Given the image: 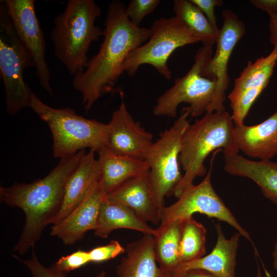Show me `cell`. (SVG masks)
<instances>
[{"label":"cell","mask_w":277,"mask_h":277,"mask_svg":"<svg viewBox=\"0 0 277 277\" xmlns=\"http://www.w3.org/2000/svg\"><path fill=\"white\" fill-rule=\"evenodd\" d=\"M176 273L180 277H216L206 271L200 269H191Z\"/></svg>","instance_id":"cell-34"},{"label":"cell","mask_w":277,"mask_h":277,"mask_svg":"<svg viewBox=\"0 0 277 277\" xmlns=\"http://www.w3.org/2000/svg\"><path fill=\"white\" fill-rule=\"evenodd\" d=\"M105 196L100 181L70 214L52 226L50 234L60 238L65 245H70L83 239L88 231L95 230Z\"/></svg>","instance_id":"cell-14"},{"label":"cell","mask_w":277,"mask_h":277,"mask_svg":"<svg viewBox=\"0 0 277 277\" xmlns=\"http://www.w3.org/2000/svg\"><path fill=\"white\" fill-rule=\"evenodd\" d=\"M250 2L269 14V41L273 47H277V0H251Z\"/></svg>","instance_id":"cell-30"},{"label":"cell","mask_w":277,"mask_h":277,"mask_svg":"<svg viewBox=\"0 0 277 277\" xmlns=\"http://www.w3.org/2000/svg\"><path fill=\"white\" fill-rule=\"evenodd\" d=\"M101 14L94 0H69L54 18L50 36L54 54L73 76L85 69L91 44L103 36V30L95 25Z\"/></svg>","instance_id":"cell-4"},{"label":"cell","mask_w":277,"mask_h":277,"mask_svg":"<svg viewBox=\"0 0 277 277\" xmlns=\"http://www.w3.org/2000/svg\"><path fill=\"white\" fill-rule=\"evenodd\" d=\"M125 7L120 1L110 3L100 49L89 60L85 69L73 76L72 86L82 94L86 112L103 95L113 90L125 72L127 56L148 39L150 29L132 24Z\"/></svg>","instance_id":"cell-1"},{"label":"cell","mask_w":277,"mask_h":277,"mask_svg":"<svg viewBox=\"0 0 277 277\" xmlns=\"http://www.w3.org/2000/svg\"><path fill=\"white\" fill-rule=\"evenodd\" d=\"M34 61L13 28L5 6L0 2V75L4 83L6 108L14 115L30 107L32 91L24 78L25 70Z\"/></svg>","instance_id":"cell-6"},{"label":"cell","mask_w":277,"mask_h":277,"mask_svg":"<svg viewBox=\"0 0 277 277\" xmlns=\"http://www.w3.org/2000/svg\"><path fill=\"white\" fill-rule=\"evenodd\" d=\"M88 252L90 262L100 263L114 259L125 253V248L117 241L112 240L109 244L96 247Z\"/></svg>","instance_id":"cell-31"},{"label":"cell","mask_w":277,"mask_h":277,"mask_svg":"<svg viewBox=\"0 0 277 277\" xmlns=\"http://www.w3.org/2000/svg\"><path fill=\"white\" fill-rule=\"evenodd\" d=\"M170 277H180V276L177 273L172 272Z\"/></svg>","instance_id":"cell-37"},{"label":"cell","mask_w":277,"mask_h":277,"mask_svg":"<svg viewBox=\"0 0 277 277\" xmlns=\"http://www.w3.org/2000/svg\"><path fill=\"white\" fill-rule=\"evenodd\" d=\"M89 262V252L78 249L69 255L62 256L53 267L57 271L64 273L78 268Z\"/></svg>","instance_id":"cell-29"},{"label":"cell","mask_w":277,"mask_h":277,"mask_svg":"<svg viewBox=\"0 0 277 277\" xmlns=\"http://www.w3.org/2000/svg\"><path fill=\"white\" fill-rule=\"evenodd\" d=\"M182 220L160 224L153 236V251L159 267L173 272L181 264L180 245L182 236Z\"/></svg>","instance_id":"cell-23"},{"label":"cell","mask_w":277,"mask_h":277,"mask_svg":"<svg viewBox=\"0 0 277 277\" xmlns=\"http://www.w3.org/2000/svg\"><path fill=\"white\" fill-rule=\"evenodd\" d=\"M222 16L223 23L215 43V53L201 72L203 76L216 81L213 100L206 112L225 111L224 103L229 83L228 62L236 44L246 31L243 22L231 10L223 11Z\"/></svg>","instance_id":"cell-12"},{"label":"cell","mask_w":277,"mask_h":277,"mask_svg":"<svg viewBox=\"0 0 277 277\" xmlns=\"http://www.w3.org/2000/svg\"><path fill=\"white\" fill-rule=\"evenodd\" d=\"M272 255L273 258V266L277 274V237L275 240Z\"/></svg>","instance_id":"cell-35"},{"label":"cell","mask_w":277,"mask_h":277,"mask_svg":"<svg viewBox=\"0 0 277 277\" xmlns=\"http://www.w3.org/2000/svg\"><path fill=\"white\" fill-rule=\"evenodd\" d=\"M191 2L195 5L204 13L208 22L219 35V29L216 18L214 13V8L216 6L221 7L223 4L222 0H190Z\"/></svg>","instance_id":"cell-33"},{"label":"cell","mask_w":277,"mask_h":277,"mask_svg":"<svg viewBox=\"0 0 277 277\" xmlns=\"http://www.w3.org/2000/svg\"><path fill=\"white\" fill-rule=\"evenodd\" d=\"M212 56V47L203 46L194 56V63L186 74L174 81L173 85L156 100L153 114L159 116L176 117L181 103L193 117L206 113L213 100L216 81L203 76L201 71Z\"/></svg>","instance_id":"cell-8"},{"label":"cell","mask_w":277,"mask_h":277,"mask_svg":"<svg viewBox=\"0 0 277 277\" xmlns=\"http://www.w3.org/2000/svg\"><path fill=\"white\" fill-rule=\"evenodd\" d=\"M234 135L239 150L260 160L277 155V111L260 124L234 125Z\"/></svg>","instance_id":"cell-15"},{"label":"cell","mask_w":277,"mask_h":277,"mask_svg":"<svg viewBox=\"0 0 277 277\" xmlns=\"http://www.w3.org/2000/svg\"><path fill=\"white\" fill-rule=\"evenodd\" d=\"M277 62V47H274L266 56H262L254 62L249 61L246 67L234 80L232 90L228 95L230 100L252 88H264L268 84Z\"/></svg>","instance_id":"cell-24"},{"label":"cell","mask_w":277,"mask_h":277,"mask_svg":"<svg viewBox=\"0 0 277 277\" xmlns=\"http://www.w3.org/2000/svg\"><path fill=\"white\" fill-rule=\"evenodd\" d=\"M182 221L180 259L181 263H184L205 255L207 231L205 227L192 216Z\"/></svg>","instance_id":"cell-26"},{"label":"cell","mask_w":277,"mask_h":277,"mask_svg":"<svg viewBox=\"0 0 277 277\" xmlns=\"http://www.w3.org/2000/svg\"><path fill=\"white\" fill-rule=\"evenodd\" d=\"M86 153L82 150L61 159L49 173L33 182L1 186V201L21 209L25 215V224L13 251L24 254L34 247L45 227L52 224L61 208L67 181Z\"/></svg>","instance_id":"cell-2"},{"label":"cell","mask_w":277,"mask_h":277,"mask_svg":"<svg viewBox=\"0 0 277 277\" xmlns=\"http://www.w3.org/2000/svg\"><path fill=\"white\" fill-rule=\"evenodd\" d=\"M234 123L227 111L206 112L193 124H189L181 141L179 163L184 171L173 195L179 198L193 184L197 176L207 173L204 161L213 151L221 148L224 155L238 154L234 135Z\"/></svg>","instance_id":"cell-3"},{"label":"cell","mask_w":277,"mask_h":277,"mask_svg":"<svg viewBox=\"0 0 277 277\" xmlns=\"http://www.w3.org/2000/svg\"><path fill=\"white\" fill-rule=\"evenodd\" d=\"M264 89L256 88L248 89L230 100L232 111L231 117L234 125L244 124V120L251 106Z\"/></svg>","instance_id":"cell-27"},{"label":"cell","mask_w":277,"mask_h":277,"mask_svg":"<svg viewBox=\"0 0 277 277\" xmlns=\"http://www.w3.org/2000/svg\"><path fill=\"white\" fill-rule=\"evenodd\" d=\"M34 247L32 248L31 258L22 261L28 268L33 277H64V273L57 271L53 267L46 268L44 266L38 261ZM96 277H105V272L102 271Z\"/></svg>","instance_id":"cell-32"},{"label":"cell","mask_w":277,"mask_h":277,"mask_svg":"<svg viewBox=\"0 0 277 277\" xmlns=\"http://www.w3.org/2000/svg\"><path fill=\"white\" fill-rule=\"evenodd\" d=\"M160 2V0H131L125 7L126 16L132 24L140 27L143 19L155 10Z\"/></svg>","instance_id":"cell-28"},{"label":"cell","mask_w":277,"mask_h":277,"mask_svg":"<svg viewBox=\"0 0 277 277\" xmlns=\"http://www.w3.org/2000/svg\"><path fill=\"white\" fill-rule=\"evenodd\" d=\"M133 211L145 222L157 224L160 212L154 203L149 172L131 177L105 195Z\"/></svg>","instance_id":"cell-18"},{"label":"cell","mask_w":277,"mask_h":277,"mask_svg":"<svg viewBox=\"0 0 277 277\" xmlns=\"http://www.w3.org/2000/svg\"><path fill=\"white\" fill-rule=\"evenodd\" d=\"M217 240L208 255L181 263L173 272L191 269L206 271L216 277H235L236 256L241 234L236 232L230 239L225 238L220 224H215Z\"/></svg>","instance_id":"cell-17"},{"label":"cell","mask_w":277,"mask_h":277,"mask_svg":"<svg viewBox=\"0 0 277 277\" xmlns=\"http://www.w3.org/2000/svg\"><path fill=\"white\" fill-rule=\"evenodd\" d=\"M224 156V169L226 172L251 180L264 196L277 205V162L252 161L238 154Z\"/></svg>","instance_id":"cell-20"},{"label":"cell","mask_w":277,"mask_h":277,"mask_svg":"<svg viewBox=\"0 0 277 277\" xmlns=\"http://www.w3.org/2000/svg\"><path fill=\"white\" fill-rule=\"evenodd\" d=\"M184 107L173 125L159 134L150 148L145 160L149 165L150 185L155 205L160 212L165 206V197L173 194L182 179L179 154L182 135L190 124Z\"/></svg>","instance_id":"cell-7"},{"label":"cell","mask_w":277,"mask_h":277,"mask_svg":"<svg viewBox=\"0 0 277 277\" xmlns=\"http://www.w3.org/2000/svg\"><path fill=\"white\" fill-rule=\"evenodd\" d=\"M15 32L35 64L41 86L52 97L51 74L46 62V42L35 13L34 0H3Z\"/></svg>","instance_id":"cell-11"},{"label":"cell","mask_w":277,"mask_h":277,"mask_svg":"<svg viewBox=\"0 0 277 277\" xmlns=\"http://www.w3.org/2000/svg\"><path fill=\"white\" fill-rule=\"evenodd\" d=\"M30 107L49 127L55 158L61 159L86 148L96 153L107 146L108 124L86 118L69 107H50L33 92Z\"/></svg>","instance_id":"cell-5"},{"label":"cell","mask_w":277,"mask_h":277,"mask_svg":"<svg viewBox=\"0 0 277 277\" xmlns=\"http://www.w3.org/2000/svg\"><path fill=\"white\" fill-rule=\"evenodd\" d=\"M96 153L101 170L100 184L105 195L127 180L149 171L146 161L116 154L107 147Z\"/></svg>","instance_id":"cell-21"},{"label":"cell","mask_w":277,"mask_h":277,"mask_svg":"<svg viewBox=\"0 0 277 277\" xmlns=\"http://www.w3.org/2000/svg\"><path fill=\"white\" fill-rule=\"evenodd\" d=\"M213 159H211L209 170L201 183L192 185L183 191L176 202L163 208L160 215V224L183 220L199 213L227 223L252 243L249 233L239 223L213 188L211 174Z\"/></svg>","instance_id":"cell-10"},{"label":"cell","mask_w":277,"mask_h":277,"mask_svg":"<svg viewBox=\"0 0 277 277\" xmlns=\"http://www.w3.org/2000/svg\"><path fill=\"white\" fill-rule=\"evenodd\" d=\"M150 29L147 42L132 51L125 62V71L135 74L144 64L153 66L164 78L170 80L172 73L168 60L177 48L200 42L175 16L156 19Z\"/></svg>","instance_id":"cell-9"},{"label":"cell","mask_w":277,"mask_h":277,"mask_svg":"<svg viewBox=\"0 0 277 277\" xmlns=\"http://www.w3.org/2000/svg\"><path fill=\"white\" fill-rule=\"evenodd\" d=\"M126 255L116 267L118 277H170L172 272L157 265L153 251V236L144 234L127 245Z\"/></svg>","instance_id":"cell-19"},{"label":"cell","mask_w":277,"mask_h":277,"mask_svg":"<svg viewBox=\"0 0 277 277\" xmlns=\"http://www.w3.org/2000/svg\"><path fill=\"white\" fill-rule=\"evenodd\" d=\"M96 152L89 150L69 177L66 185L61 208L52 225L66 217L87 196L100 182L101 170Z\"/></svg>","instance_id":"cell-16"},{"label":"cell","mask_w":277,"mask_h":277,"mask_svg":"<svg viewBox=\"0 0 277 277\" xmlns=\"http://www.w3.org/2000/svg\"><path fill=\"white\" fill-rule=\"evenodd\" d=\"M173 10L175 16L203 46L212 47L216 43L218 34L202 11L190 0L174 1Z\"/></svg>","instance_id":"cell-25"},{"label":"cell","mask_w":277,"mask_h":277,"mask_svg":"<svg viewBox=\"0 0 277 277\" xmlns=\"http://www.w3.org/2000/svg\"><path fill=\"white\" fill-rule=\"evenodd\" d=\"M256 277H262L261 269L259 266H258Z\"/></svg>","instance_id":"cell-36"},{"label":"cell","mask_w":277,"mask_h":277,"mask_svg":"<svg viewBox=\"0 0 277 277\" xmlns=\"http://www.w3.org/2000/svg\"><path fill=\"white\" fill-rule=\"evenodd\" d=\"M118 229L134 230L153 236L155 233V229L149 226L129 208L105 196L94 234L98 237L106 238L112 231Z\"/></svg>","instance_id":"cell-22"},{"label":"cell","mask_w":277,"mask_h":277,"mask_svg":"<svg viewBox=\"0 0 277 277\" xmlns=\"http://www.w3.org/2000/svg\"><path fill=\"white\" fill-rule=\"evenodd\" d=\"M120 96V104L108 123L106 147L116 154L145 160L153 143L152 134L133 119L127 109L123 92Z\"/></svg>","instance_id":"cell-13"}]
</instances>
